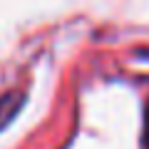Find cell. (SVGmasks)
I'll return each instance as SVG.
<instances>
[{"label": "cell", "mask_w": 149, "mask_h": 149, "mask_svg": "<svg viewBox=\"0 0 149 149\" xmlns=\"http://www.w3.org/2000/svg\"><path fill=\"white\" fill-rule=\"evenodd\" d=\"M20 107H22V95H5V97H0V127H5V124L17 114Z\"/></svg>", "instance_id": "6da1fadb"}]
</instances>
